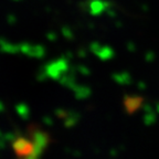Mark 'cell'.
<instances>
[{
    "instance_id": "6da1fadb",
    "label": "cell",
    "mask_w": 159,
    "mask_h": 159,
    "mask_svg": "<svg viewBox=\"0 0 159 159\" xmlns=\"http://www.w3.org/2000/svg\"><path fill=\"white\" fill-rule=\"evenodd\" d=\"M125 105H126L127 112L129 114H132V113H135L140 107V105H142V98H139V97L127 98L126 102H125Z\"/></svg>"
}]
</instances>
